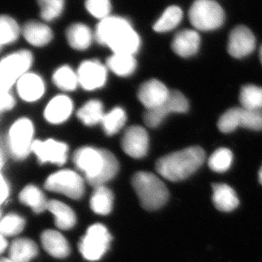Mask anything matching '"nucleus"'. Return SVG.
<instances>
[{
    "label": "nucleus",
    "mask_w": 262,
    "mask_h": 262,
    "mask_svg": "<svg viewBox=\"0 0 262 262\" xmlns=\"http://www.w3.org/2000/svg\"><path fill=\"white\" fill-rule=\"evenodd\" d=\"M76 169L92 187L105 186L116 177L119 169L118 159L106 149L84 146L77 149L73 155Z\"/></svg>",
    "instance_id": "obj_1"
},
{
    "label": "nucleus",
    "mask_w": 262,
    "mask_h": 262,
    "mask_svg": "<svg viewBox=\"0 0 262 262\" xmlns=\"http://www.w3.org/2000/svg\"><path fill=\"white\" fill-rule=\"evenodd\" d=\"M95 38L115 54L135 55L141 45L140 37L130 23L123 17L108 16L96 27Z\"/></svg>",
    "instance_id": "obj_2"
},
{
    "label": "nucleus",
    "mask_w": 262,
    "mask_h": 262,
    "mask_svg": "<svg viewBox=\"0 0 262 262\" xmlns=\"http://www.w3.org/2000/svg\"><path fill=\"white\" fill-rule=\"evenodd\" d=\"M205 152L199 146H191L159 159L156 170L164 179L180 182L191 177L203 165Z\"/></svg>",
    "instance_id": "obj_3"
},
{
    "label": "nucleus",
    "mask_w": 262,
    "mask_h": 262,
    "mask_svg": "<svg viewBox=\"0 0 262 262\" xmlns=\"http://www.w3.org/2000/svg\"><path fill=\"white\" fill-rule=\"evenodd\" d=\"M132 186L141 205L149 211L160 209L169 199V191L159 177L150 172H137L132 178Z\"/></svg>",
    "instance_id": "obj_4"
},
{
    "label": "nucleus",
    "mask_w": 262,
    "mask_h": 262,
    "mask_svg": "<svg viewBox=\"0 0 262 262\" xmlns=\"http://www.w3.org/2000/svg\"><path fill=\"white\" fill-rule=\"evenodd\" d=\"M35 124L28 117H20L10 124L8 129L6 144L13 159L23 161L32 154L35 139Z\"/></svg>",
    "instance_id": "obj_5"
},
{
    "label": "nucleus",
    "mask_w": 262,
    "mask_h": 262,
    "mask_svg": "<svg viewBox=\"0 0 262 262\" xmlns=\"http://www.w3.org/2000/svg\"><path fill=\"white\" fill-rule=\"evenodd\" d=\"M85 179L79 172L71 169H61L49 174L43 187L48 192L78 200L83 198L85 192Z\"/></svg>",
    "instance_id": "obj_6"
},
{
    "label": "nucleus",
    "mask_w": 262,
    "mask_h": 262,
    "mask_svg": "<svg viewBox=\"0 0 262 262\" xmlns=\"http://www.w3.org/2000/svg\"><path fill=\"white\" fill-rule=\"evenodd\" d=\"M189 20L198 30H214L224 23V10L214 0H196L190 8Z\"/></svg>",
    "instance_id": "obj_7"
},
{
    "label": "nucleus",
    "mask_w": 262,
    "mask_h": 262,
    "mask_svg": "<svg viewBox=\"0 0 262 262\" xmlns=\"http://www.w3.org/2000/svg\"><path fill=\"white\" fill-rule=\"evenodd\" d=\"M112 236L104 225H91L81 238L78 248L85 260L96 261L101 259L110 247Z\"/></svg>",
    "instance_id": "obj_8"
},
{
    "label": "nucleus",
    "mask_w": 262,
    "mask_h": 262,
    "mask_svg": "<svg viewBox=\"0 0 262 262\" xmlns=\"http://www.w3.org/2000/svg\"><path fill=\"white\" fill-rule=\"evenodd\" d=\"M217 125L223 133H231L239 127L252 130H262V110L254 111L242 106L229 109L222 114Z\"/></svg>",
    "instance_id": "obj_9"
},
{
    "label": "nucleus",
    "mask_w": 262,
    "mask_h": 262,
    "mask_svg": "<svg viewBox=\"0 0 262 262\" xmlns=\"http://www.w3.org/2000/svg\"><path fill=\"white\" fill-rule=\"evenodd\" d=\"M32 154L35 156L40 164H50L56 166H63L68 162L69 146L57 139H36L32 148Z\"/></svg>",
    "instance_id": "obj_10"
},
{
    "label": "nucleus",
    "mask_w": 262,
    "mask_h": 262,
    "mask_svg": "<svg viewBox=\"0 0 262 262\" xmlns=\"http://www.w3.org/2000/svg\"><path fill=\"white\" fill-rule=\"evenodd\" d=\"M189 109V103L183 94L170 91L169 97L156 108L147 110L144 114V122L150 128H157L172 114H185Z\"/></svg>",
    "instance_id": "obj_11"
},
{
    "label": "nucleus",
    "mask_w": 262,
    "mask_h": 262,
    "mask_svg": "<svg viewBox=\"0 0 262 262\" xmlns=\"http://www.w3.org/2000/svg\"><path fill=\"white\" fill-rule=\"evenodd\" d=\"M79 86L88 91H96L106 84L107 68L97 60L84 61L78 67Z\"/></svg>",
    "instance_id": "obj_12"
},
{
    "label": "nucleus",
    "mask_w": 262,
    "mask_h": 262,
    "mask_svg": "<svg viewBox=\"0 0 262 262\" xmlns=\"http://www.w3.org/2000/svg\"><path fill=\"white\" fill-rule=\"evenodd\" d=\"M74 111V103L70 96L59 94L47 102L43 111V118L49 124L57 126L68 121Z\"/></svg>",
    "instance_id": "obj_13"
},
{
    "label": "nucleus",
    "mask_w": 262,
    "mask_h": 262,
    "mask_svg": "<svg viewBox=\"0 0 262 262\" xmlns=\"http://www.w3.org/2000/svg\"><path fill=\"white\" fill-rule=\"evenodd\" d=\"M33 63V54L28 50H20L0 60V72L16 83L21 76L30 72Z\"/></svg>",
    "instance_id": "obj_14"
},
{
    "label": "nucleus",
    "mask_w": 262,
    "mask_h": 262,
    "mask_svg": "<svg viewBox=\"0 0 262 262\" xmlns=\"http://www.w3.org/2000/svg\"><path fill=\"white\" fill-rule=\"evenodd\" d=\"M19 98L27 103H35L46 95V84L39 74L28 72L15 83Z\"/></svg>",
    "instance_id": "obj_15"
},
{
    "label": "nucleus",
    "mask_w": 262,
    "mask_h": 262,
    "mask_svg": "<svg viewBox=\"0 0 262 262\" xmlns=\"http://www.w3.org/2000/svg\"><path fill=\"white\" fill-rule=\"evenodd\" d=\"M121 146L123 151L131 158L142 159L148 152V134L143 127H129L122 137Z\"/></svg>",
    "instance_id": "obj_16"
},
{
    "label": "nucleus",
    "mask_w": 262,
    "mask_h": 262,
    "mask_svg": "<svg viewBox=\"0 0 262 262\" xmlns=\"http://www.w3.org/2000/svg\"><path fill=\"white\" fill-rule=\"evenodd\" d=\"M256 40L252 32L245 26H237L231 32L227 50L234 58H244L255 51Z\"/></svg>",
    "instance_id": "obj_17"
},
{
    "label": "nucleus",
    "mask_w": 262,
    "mask_h": 262,
    "mask_svg": "<svg viewBox=\"0 0 262 262\" xmlns=\"http://www.w3.org/2000/svg\"><path fill=\"white\" fill-rule=\"evenodd\" d=\"M170 91L158 79H151L142 83L138 91V99L147 110L156 108L169 97Z\"/></svg>",
    "instance_id": "obj_18"
},
{
    "label": "nucleus",
    "mask_w": 262,
    "mask_h": 262,
    "mask_svg": "<svg viewBox=\"0 0 262 262\" xmlns=\"http://www.w3.org/2000/svg\"><path fill=\"white\" fill-rule=\"evenodd\" d=\"M40 241L46 252L53 257L64 259L70 255V245L65 236L58 230H45L41 233Z\"/></svg>",
    "instance_id": "obj_19"
},
{
    "label": "nucleus",
    "mask_w": 262,
    "mask_h": 262,
    "mask_svg": "<svg viewBox=\"0 0 262 262\" xmlns=\"http://www.w3.org/2000/svg\"><path fill=\"white\" fill-rule=\"evenodd\" d=\"M47 211L53 215L54 222L57 229L68 231L73 229L77 224L78 219L75 211L65 202L59 199H50Z\"/></svg>",
    "instance_id": "obj_20"
},
{
    "label": "nucleus",
    "mask_w": 262,
    "mask_h": 262,
    "mask_svg": "<svg viewBox=\"0 0 262 262\" xmlns=\"http://www.w3.org/2000/svg\"><path fill=\"white\" fill-rule=\"evenodd\" d=\"M20 204L28 207L36 214L47 211L49 199L43 189L35 184L26 185L18 195Z\"/></svg>",
    "instance_id": "obj_21"
},
{
    "label": "nucleus",
    "mask_w": 262,
    "mask_h": 262,
    "mask_svg": "<svg viewBox=\"0 0 262 262\" xmlns=\"http://www.w3.org/2000/svg\"><path fill=\"white\" fill-rule=\"evenodd\" d=\"M23 37L31 46L43 47L53 39V32L46 23L29 20L23 28Z\"/></svg>",
    "instance_id": "obj_22"
},
{
    "label": "nucleus",
    "mask_w": 262,
    "mask_h": 262,
    "mask_svg": "<svg viewBox=\"0 0 262 262\" xmlns=\"http://www.w3.org/2000/svg\"><path fill=\"white\" fill-rule=\"evenodd\" d=\"M200 37L198 32L191 29L182 30L174 36L172 41V50L182 57H190L199 51Z\"/></svg>",
    "instance_id": "obj_23"
},
{
    "label": "nucleus",
    "mask_w": 262,
    "mask_h": 262,
    "mask_svg": "<svg viewBox=\"0 0 262 262\" xmlns=\"http://www.w3.org/2000/svg\"><path fill=\"white\" fill-rule=\"evenodd\" d=\"M38 254V245L28 237H17L9 247V257L15 262H30Z\"/></svg>",
    "instance_id": "obj_24"
},
{
    "label": "nucleus",
    "mask_w": 262,
    "mask_h": 262,
    "mask_svg": "<svg viewBox=\"0 0 262 262\" xmlns=\"http://www.w3.org/2000/svg\"><path fill=\"white\" fill-rule=\"evenodd\" d=\"M212 200L214 206L220 211L231 212L234 210L238 204L239 199L234 190L227 184L217 183L213 185Z\"/></svg>",
    "instance_id": "obj_25"
},
{
    "label": "nucleus",
    "mask_w": 262,
    "mask_h": 262,
    "mask_svg": "<svg viewBox=\"0 0 262 262\" xmlns=\"http://www.w3.org/2000/svg\"><path fill=\"white\" fill-rule=\"evenodd\" d=\"M66 37L72 48L76 51H84L91 46L95 36L88 26L83 23H74L68 27Z\"/></svg>",
    "instance_id": "obj_26"
},
{
    "label": "nucleus",
    "mask_w": 262,
    "mask_h": 262,
    "mask_svg": "<svg viewBox=\"0 0 262 262\" xmlns=\"http://www.w3.org/2000/svg\"><path fill=\"white\" fill-rule=\"evenodd\" d=\"M114 200V193L111 190L105 186H100L95 187L90 199V206L96 214L107 215L113 210Z\"/></svg>",
    "instance_id": "obj_27"
},
{
    "label": "nucleus",
    "mask_w": 262,
    "mask_h": 262,
    "mask_svg": "<svg viewBox=\"0 0 262 262\" xmlns=\"http://www.w3.org/2000/svg\"><path fill=\"white\" fill-rule=\"evenodd\" d=\"M104 115L103 104L99 100L87 101L77 112V117L79 121L90 127L101 124Z\"/></svg>",
    "instance_id": "obj_28"
},
{
    "label": "nucleus",
    "mask_w": 262,
    "mask_h": 262,
    "mask_svg": "<svg viewBox=\"0 0 262 262\" xmlns=\"http://www.w3.org/2000/svg\"><path fill=\"white\" fill-rule=\"evenodd\" d=\"M52 81L56 88L63 92H73L79 86L77 71L68 65L61 66L54 72Z\"/></svg>",
    "instance_id": "obj_29"
},
{
    "label": "nucleus",
    "mask_w": 262,
    "mask_h": 262,
    "mask_svg": "<svg viewBox=\"0 0 262 262\" xmlns=\"http://www.w3.org/2000/svg\"><path fill=\"white\" fill-rule=\"evenodd\" d=\"M136 61L133 55L113 54L106 61L108 69L120 77H128L133 74L136 69Z\"/></svg>",
    "instance_id": "obj_30"
},
{
    "label": "nucleus",
    "mask_w": 262,
    "mask_h": 262,
    "mask_svg": "<svg viewBox=\"0 0 262 262\" xmlns=\"http://www.w3.org/2000/svg\"><path fill=\"white\" fill-rule=\"evenodd\" d=\"M26 227V219L15 212L3 214L0 218V233L5 237H15L20 234Z\"/></svg>",
    "instance_id": "obj_31"
},
{
    "label": "nucleus",
    "mask_w": 262,
    "mask_h": 262,
    "mask_svg": "<svg viewBox=\"0 0 262 262\" xmlns=\"http://www.w3.org/2000/svg\"><path fill=\"white\" fill-rule=\"evenodd\" d=\"M126 113L124 109L117 106L112 109L111 111L106 113L101 120V126L104 132L107 136H114L119 133L126 124Z\"/></svg>",
    "instance_id": "obj_32"
},
{
    "label": "nucleus",
    "mask_w": 262,
    "mask_h": 262,
    "mask_svg": "<svg viewBox=\"0 0 262 262\" xmlns=\"http://www.w3.org/2000/svg\"><path fill=\"white\" fill-rule=\"evenodd\" d=\"M183 12L178 6L167 8L154 26V31L158 33H166L177 28L182 21Z\"/></svg>",
    "instance_id": "obj_33"
},
{
    "label": "nucleus",
    "mask_w": 262,
    "mask_h": 262,
    "mask_svg": "<svg viewBox=\"0 0 262 262\" xmlns=\"http://www.w3.org/2000/svg\"><path fill=\"white\" fill-rule=\"evenodd\" d=\"M17 21L9 15H0V51L5 46L15 43L20 36Z\"/></svg>",
    "instance_id": "obj_34"
},
{
    "label": "nucleus",
    "mask_w": 262,
    "mask_h": 262,
    "mask_svg": "<svg viewBox=\"0 0 262 262\" xmlns=\"http://www.w3.org/2000/svg\"><path fill=\"white\" fill-rule=\"evenodd\" d=\"M239 101L242 107L254 111L262 110V88L254 84L244 86L240 91Z\"/></svg>",
    "instance_id": "obj_35"
},
{
    "label": "nucleus",
    "mask_w": 262,
    "mask_h": 262,
    "mask_svg": "<svg viewBox=\"0 0 262 262\" xmlns=\"http://www.w3.org/2000/svg\"><path fill=\"white\" fill-rule=\"evenodd\" d=\"M233 155L227 148H219L209 157L208 164L213 171L224 173L230 169L232 164Z\"/></svg>",
    "instance_id": "obj_36"
},
{
    "label": "nucleus",
    "mask_w": 262,
    "mask_h": 262,
    "mask_svg": "<svg viewBox=\"0 0 262 262\" xmlns=\"http://www.w3.org/2000/svg\"><path fill=\"white\" fill-rule=\"evenodd\" d=\"M40 16L45 21L51 23L61 16L63 12L64 0H38Z\"/></svg>",
    "instance_id": "obj_37"
},
{
    "label": "nucleus",
    "mask_w": 262,
    "mask_h": 262,
    "mask_svg": "<svg viewBox=\"0 0 262 262\" xmlns=\"http://www.w3.org/2000/svg\"><path fill=\"white\" fill-rule=\"evenodd\" d=\"M85 8L94 17L101 20L110 16L111 2L110 0H86Z\"/></svg>",
    "instance_id": "obj_38"
},
{
    "label": "nucleus",
    "mask_w": 262,
    "mask_h": 262,
    "mask_svg": "<svg viewBox=\"0 0 262 262\" xmlns=\"http://www.w3.org/2000/svg\"><path fill=\"white\" fill-rule=\"evenodd\" d=\"M15 106V96L11 92L0 91V114L12 110Z\"/></svg>",
    "instance_id": "obj_39"
},
{
    "label": "nucleus",
    "mask_w": 262,
    "mask_h": 262,
    "mask_svg": "<svg viewBox=\"0 0 262 262\" xmlns=\"http://www.w3.org/2000/svg\"><path fill=\"white\" fill-rule=\"evenodd\" d=\"M10 192H11V189H10V183L5 178V176L2 173H0V207L7 202L10 198Z\"/></svg>",
    "instance_id": "obj_40"
},
{
    "label": "nucleus",
    "mask_w": 262,
    "mask_h": 262,
    "mask_svg": "<svg viewBox=\"0 0 262 262\" xmlns=\"http://www.w3.org/2000/svg\"><path fill=\"white\" fill-rule=\"evenodd\" d=\"M15 85L14 81L7 78L0 72V91L2 92H10L13 86Z\"/></svg>",
    "instance_id": "obj_41"
},
{
    "label": "nucleus",
    "mask_w": 262,
    "mask_h": 262,
    "mask_svg": "<svg viewBox=\"0 0 262 262\" xmlns=\"http://www.w3.org/2000/svg\"><path fill=\"white\" fill-rule=\"evenodd\" d=\"M8 247H10V245L8 243L7 237L0 233V255H2L7 250Z\"/></svg>",
    "instance_id": "obj_42"
},
{
    "label": "nucleus",
    "mask_w": 262,
    "mask_h": 262,
    "mask_svg": "<svg viewBox=\"0 0 262 262\" xmlns=\"http://www.w3.org/2000/svg\"><path fill=\"white\" fill-rule=\"evenodd\" d=\"M5 165V157L3 154L2 149L0 147V173H2V169Z\"/></svg>",
    "instance_id": "obj_43"
},
{
    "label": "nucleus",
    "mask_w": 262,
    "mask_h": 262,
    "mask_svg": "<svg viewBox=\"0 0 262 262\" xmlns=\"http://www.w3.org/2000/svg\"><path fill=\"white\" fill-rule=\"evenodd\" d=\"M0 262H15L14 260H11L10 257H2L0 258Z\"/></svg>",
    "instance_id": "obj_44"
},
{
    "label": "nucleus",
    "mask_w": 262,
    "mask_h": 262,
    "mask_svg": "<svg viewBox=\"0 0 262 262\" xmlns=\"http://www.w3.org/2000/svg\"><path fill=\"white\" fill-rule=\"evenodd\" d=\"M259 182L262 185V166L260 168V171H259Z\"/></svg>",
    "instance_id": "obj_45"
},
{
    "label": "nucleus",
    "mask_w": 262,
    "mask_h": 262,
    "mask_svg": "<svg viewBox=\"0 0 262 262\" xmlns=\"http://www.w3.org/2000/svg\"><path fill=\"white\" fill-rule=\"evenodd\" d=\"M260 62H261V64H262V46L260 49Z\"/></svg>",
    "instance_id": "obj_46"
},
{
    "label": "nucleus",
    "mask_w": 262,
    "mask_h": 262,
    "mask_svg": "<svg viewBox=\"0 0 262 262\" xmlns=\"http://www.w3.org/2000/svg\"><path fill=\"white\" fill-rule=\"evenodd\" d=\"M3 214H2V210H1V207H0V218L2 217Z\"/></svg>",
    "instance_id": "obj_47"
}]
</instances>
